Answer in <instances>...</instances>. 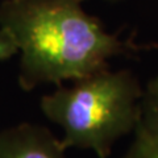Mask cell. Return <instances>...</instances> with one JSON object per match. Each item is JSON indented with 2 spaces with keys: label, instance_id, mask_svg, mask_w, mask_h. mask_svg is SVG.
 I'll use <instances>...</instances> for the list:
<instances>
[{
  "label": "cell",
  "instance_id": "1",
  "mask_svg": "<svg viewBox=\"0 0 158 158\" xmlns=\"http://www.w3.org/2000/svg\"><path fill=\"white\" fill-rule=\"evenodd\" d=\"M82 0H7L0 7L2 28L21 52L19 83L33 90L40 83L78 81L108 69V59L145 49L107 33Z\"/></svg>",
  "mask_w": 158,
  "mask_h": 158
},
{
  "label": "cell",
  "instance_id": "2",
  "mask_svg": "<svg viewBox=\"0 0 158 158\" xmlns=\"http://www.w3.org/2000/svg\"><path fill=\"white\" fill-rule=\"evenodd\" d=\"M142 94L131 71L104 69L74 81L71 87L59 86L41 99V110L65 131V149H91L108 158L113 142L135 131Z\"/></svg>",
  "mask_w": 158,
  "mask_h": 158
},
{
  "label": "cell",
  "instance_id": "3",
  "mask_svg": "<svg viewBox=\"0 0 158 158\" xmlns=\"http://www.w3.org/2000/svg\"><path fill=\"white\" fill-rule=\"evenodd\" d=\"M65 150L44 127L23 124L0 133V158H66Z\"/></svg>",
  "mask_w": 158,
  "mask_h": 158
},
{
  "label": "cell",
  "instance_id": "4",
  "mask_svg": "<svg viewBox=\"0 0 158 158\" xmlns=\"http://www.w3.org/2000/svg\"><path fill=\"white\" fill-rule=\"evenodd\" d=\"M136 136L123 158H154L158 154V77L142 94Z\"/></svg>",
  "mask_w": 158,
  "mask_h": 158
},
{
  "label": "cell",
  "instance_id": "5",
  "mask_svg": "<svg viewBox=\"0 0 158 158\" xmlns=\"http://www.w3.org/2000/svg\"><path fill=\"white\" fill-rule=\"evenodd\" d=\"M17 52V45L13 37L6 29H0V59L11 58Z\"/></svg>",
  "mask_w": 158,
  "mask_h": 158
},
{
  "label": "cell",
  "instance_id": "6",
  "mask_svg": "<svg viewBox=\"0 0 158 158\" xmlns=\"http://www.w3.org/2000/svg\"><path fill=\"white\" fill-rule=\"evenodd\" d=\"M154 158H158V154H157V156H156V157H154Z\"/></svg>",
  "mask_w": 158,
  "mask_h": 158
}]
</instances>
